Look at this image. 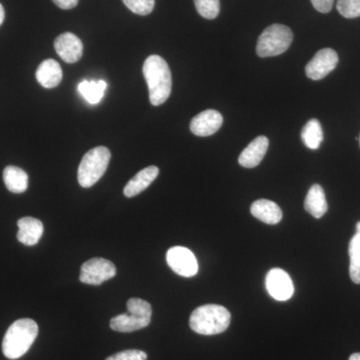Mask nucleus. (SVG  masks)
Returning <instances> with one entry per match:
<instances>
[{
    "instance_id": "f257e3e1",
    "label": "nucleus",
    "mask_w": 360,
    "mask_h": 360,
    "mask_svg": "<svg viewBox=\"0 0 360 360\" xmlns=\"http://www.w3.org/2000/svg\"><path fill=\"white\" fill-rule=\"evenodd\" d=\"M143 75L149 90V101L153 105H161L169 98L172 77L167 61L160 56H148L144 61Z\"/></svg>"
},
{
    "instance_id": "f03ea898",
    "label": "nucleus",
    "mask_w": 360,
    "mask_h": 360,
    "mask_svg": "<svg viewBox=\"0 0 360 360\" xmlns=\"http://www.w3.org/2000/svg\"><path fill=\"white\" fill-rule=\"evenodd\" d=\"M39 335V326L30 319H18L7 329L2 352L8 359H18L23 356L32 347Z\"/></svg>"
},
{
    "instance_id": "7ed1b4c3",
    "label": "nucleus",
    "mask_w": 360,
    "mask_h": 360,
    "mask_svg": "<svg viewBox=\"0 0 360 360\" xmlns=\"http://www.w3.org/2000/svg\"><path fill=\"white\" fill-rule=\"evenodd\" d=\"M229 309L219 304H205L198 307L191 315L189 326L201 335H215L224 333L231 324Z\"/></svg>"
},
{
    "instance_id": "20e7f679",
    "label": "nucleus",
    "mask_w": 360,
    "mask_h": 360,
    "mask_svg": "<svg viewBox=\"0 0 360 360\" xmlns=\"http://www.w3.org/2000/svg\"><path fill=\"white\" fill-rule=\"evenodd\" d=\"M127 307L129 314H120L111 319V329L118 333H134L149 326L153 316V309L146 300L136 297L130 298Z\"/></svg>"
},
{
    "instance_id": "39448f33",
    "label": "nucleus",
    "mask_w": 360,
    "mask_h": 360,
    "mask_svg": "<svg viewBox=\"0 0 360 360\" xmlns=\"http://www.w3.org/2000/svg\"><path fill=\"white\" fill-rule=\"evenodd\" d=\"M111 158L110 149L104 146L87 151L78 167L77 179L84 188L94 186L108 169Z\"/></svg>"
},
{
    "instance_id": "423d86ee",
    "label": "nucleus",
    "mask_w": 360,
    "mask_h": 360,
    "mask_svg": "<svg viewBox=\"0 0 360 360\" xmlns=\"http://www.w3.org/2000/svg\"><path fill=\"white\" fill-rule=\"evenodd\" d=\"M293 33L283 25H272L265 28L258 37L257 53L259 58H271L283 54L292 44Z\"/></svg>"
},
{
    "instance_id": "0eeeda50",
    "label": "nucleus",
    "mask_w": 360,
    "mask_h": 360,
    "mask_svg": "<svg viewBox=\"0 0 360 360\" xmlns=\"http://www.w3.org/2000/svg\"><path fill=\"white\" fill-rule=\"evenodd\" d=\"M116 274V267L110 260L101 257L92 258L84 262L80 269L79 281L89 285H101Z\"/></svg>"
},
{
    "instance_id": "6e6552de",
    "label": "nucleus",
    "mask_w": 360,
    "mask_h": 360,
    "mask_svg": "<svg viewBox=\"0 0 360 360\" xmlns=\"http://www.w3.org/2000/svg\"><path fill=\"white\" fill-rule=\"evenodd\" d=\"M167 262L175 274L193 277L198 272V262L193 252L184 246H174L167 253Z\"/></svg>"
},
{
    "instance_id": "1a4fd4ad",
    "label": "nucleus",
    "mask_w": 360,
    "mask_h": 360,
    "mask_svg": "<svg viewBox=\"0 0 360 360\" xmlns=\"http://www.w3.org/2000/svg\"><path fill=\"white\" fill-rule=\"evenodd\" d=\"M265 286L269 295L278 302L290 300L295 293L292 279L288 272L281 269L269 270L265 278Z\"/></svg>"
},
{
    "instance_id": "9d476101",
    "label": "nucleus",
    "mask_w": 360,
    "mask_h": 360,
    "mask_svg": "<svg viewBox=\"0 0 360 360\" xmlns=\"http://www.w3.org/2000/svg\"><path fill=\"white\" fill-rule=\"evenodd\" d=\"M338 54L331 49H321L305 68L307 77L312 80H321L328 75L338 65Z\"/></svg>"
},
{
    "instance_id": "9b49d317",
    "label": "nucleus",
    "mask_w": 360,
    "mask_h": 360,
    "mask_svg": "<svg viewBox=\"0 0 360 360\" xmlns=\"http://www.w3.org/2000/svg\"><path fill=\"white\" fill-rule=\"evenodd\" d=\"M54 49L66 63H75L82 58L84 44L77 35L65 32L54 40Z\"/></svg>"
},
{
    "instance_id": "f8f14e48",
    "label": "nucleus",
    "mask_w": 360,
    "mask_h": 360,
    "mask_svg": "<svg viewBox=\"0 0 360 360\" xmlns=\"http://www.w3.org/2000/svg\"><path fill=\"white\" fill-rule=\"evenodd\" d=\"M222 123L224 117L219 111L207 110L193 118L191 130L196 136H210L219 131Z\"/></svg>"
},
{
    "instance_id": "ddd939ff",
    "label": "nucleus",
    "mask_w": 360,
    "mask_h": 360,
    "mask_svg": "<svg viewBox=\"0 0 360 360\" xmlns=\"http://www.w3.org/2000/svg\"><path fill=\"white\" fill-rule=\"evenodd\" d=\"M269 146V139L264 136V135H260V136L253 139L248 144V148L239 155V165L245 168L257 167L266 155Z\"/></svg>"
},
{
    "instance_id": "4468645a",
    "label": "nucleus",
    "mask_w": 360,
    "mask_h": 360,
    "mask_svg": "<svg viewBox=\"0 0 360 360\" xmlns=\"http://www.w3.org/2000/svg\"><path fill=\"white\" fill-rule=\"evenodd\" d=\"M18 239L26 246H33L39 243L44 233V224L34 217H22L18 221Z\"/></svg>"
},
{
    "instance_id": "2eb2a0df",
    "label": "nucleus",
    "mask_w": 360,
    "mask_h": 360,
    "mask_svg": "<svg viewBox=\"0 0 360 360\" xmlns=\"http://www.w3.org/2000/svg\"><path fill=\"white\" fill-rule=\"evenodd\" d=\"M158 174H160V169H158V167H155V165L141 170L139 174H135L127 182V186L124 187V191H123L124 195L127 198H134L135 195H139V193L146 191L155 181Z\"/></svg>"
},
{
    "instance_id": "dca6fc26",
    "label": "nucleus",
    "mask_w": 360,
    "mask_h": 360,
    "mask_svg": "<svg viewBox=\"0 0 360 360\" xmlns=\"http://www.w3.org/2000/svg\"><path fill=\"white\" fill-rule=\"evenodd\" d=\"M250 212L255 219L266 224H277L283 219V210L274 201L258 200L251 205Z\"/></svg>"
},
{
    "instance_id": "f3484780",
    "label": "nucleus",
    "mask_w": 360,
    "mask_h": 360,
    "mask_svg": "<svg viewBox=\"0 0 360 360\" xmlns=\"http://www.w3.org/2000/svg\"><path fill=\"white\" fill-rule=\"evenodd\" d=\"M63 73L58 61L46 59L40 63L37 70V79L44 89H53L63 80Z\"/></svg>"
},
{
    "instance_id": "a211bd4d",
    "label": "nucleus",
    "mask_w": 360,
    "mask_h": 360,
    "mask_svg": "<svg viewBox=\"0 0 360 360\" xmlns=\"http://www.w3.org/2000/svg\"><path fill=\"white\" fill-rule=\"evenodd\" d=\"M304 208L315 219H321L328 210L326 193L319 184L310 187L304 200Z\"/></svg>"
},
{
    "instance_id": "6ab92c4d",
    "label": "nucleus",
    "mask_w": 360,
    "mask_h": 360,
    "mask_svg": "<svg viewBox=\"0 0 360 360\" xmlns=\"http://www.w3.org/2000/svg\"><path fill=\"white\" fill-rule=\"evenodd\" d=\"M4 180L11 193H22L28 187V175L20 167L9 165L4 170Z\"/></svg>"
},
{
    "instance_id": "aec40b11",
    "label": "nucleus",
    "mask_w": 360,
    "mask_h": 360,
    "mask_svg": "<svg viewBox=\"0 0 360 360\" xmlns=\"http://www.w3.org/2000/svg\"><path fill=\"white\" fill-rule=\"evenodd\" d=\"M349 276L354 283L360 284V221L357 222L355 234L349 243Z\"/></svg>"
},
{
    "instance_id": "412c9836",
    "label": "nucleus",
    "mask_w": 360,
    "mask_h": 360,
    "mask_svg": "<svg viewBox=\"0 0 360 360\" xmlns=\"http://www.w3.org/2000/svg\"><path fill=\"white\" fill-rule=\"evenodd\" d=\"M302 139L304 146L309 149H319L323 141V131L321 122L312 118L304 125L302 131Z\"/></svg>"
},
{
    "instance_id": "4be33fe9",
    "label": "nucleus",
    "mask_w": 360,
    "mask_h": 360,
    "mask_svg": "<svg viewBox=\"0 0 360 360\" xmlns=\"http://www.w3.org/2000/svg\"><path fill=\"white\" fill-rule=\"evenodd\" d=\"M106 87L108 84L104 80H98V82L84 80L78 84V91L90 104H97L103 98Z\"/></svg>"
},
{
    "instance_id": "5701e85b",
    "label": "nucleus",
    "mask_w": 360,
    "mask_h": 360,
    "mask_svg": "<svg viewBox=\"0 0 360 360\" xmlns=\"http://www.w3.org/2000/svg\"><path fill=\"white\" fill-rule=\"evenodd\" d=\"M196 11L206 20H214L220 13L219 0H194Z\"/></svg>"
},
{
    "instance_id": "b1692460",
    "label": "nucleus",
    "mask_w": 360,
    "mask_h": 360,
    "mask_svg": "<svg viewBox=\"0 0 360 360\" xmlns=\"http://www.w3.org/2000/svg\"><path fill=\"white\" fill-rule=\"evenodd\" d=\"M130 11L139 15H148L155 9V0H122Z\"/></svg>"
},
{
    "instance_id": "393cba45",
    "label": "nucleus",
    "mask_w": 360,
    "mask_h": 360,
    "mask_svg": "<svg viewBox=\"0 0 360 360\" xmlns=\"http://www.w3.org/2000/svg\"><path fill=\"white\" fill-rule=\"evenodd\" d=\"M336 8L343 18H359L360 0H338Z\"/></svg>"
},
{
    "instance_id": "a878e982",
    "label": "nucleus",
    "mask_w": 360,
    "mask_h": 360,
    "mask_svg": "<svg viewBox=\"0 0 360 360\" xmlns=\"http://www.w3.org/2000/svg\"><path fill=\"white\" fill-rule=\"evenodd\" d=\"M148 354L141 350L127 349L123 352H117V354L111 355L105 360H146Z\"/></svg>"
},
{
    "instance_id": "bb28decb",
    "label": "nucleus",
    "mask_w": 360,
    "mask_h": 360,
    "mask_svg": "<svg viewBox=\"0 0 360 360\" xmlns=\"http://www.w3.org/2000/svg\"><path fill=\"white\" fill-rule=\"evenodd\" d=\"M310 1L314 8L321 13H330L333 4H335V0H310Z\"/></svg>"
},
{
    "instance_id": "cd10ccee",
    "label": "nucleus",
    "mask_w": 360,
    "mask_h": 360,
    "mask_svg": "<svg viewBox=\"0 0 360 360\" xmlns=\"http://www.w3.org/2000/svg\"><path fill=\"white\" fill-rule=\"evenodd\" d=\"M52 1H53L59 8L68 11V9L75 8V7L77 6L79 0H52Z\"/></svg>"
},
{
    "instance_id": "c85d7f7f",
    "label": "nucleus",
    "mask_w": 360,
    "mask_h": 360,
    "mask_svg": "<svg viewBox=\"0 0 360 360\" xmlns=\"http://www.w3.org/2000/svg\"><path fill=\"white\" fill-rule=\"evenodd\" d=\"M4 18H6V11H4V6L0 4V25L4 23Z\"/></svg>"
},
{
    "instance_id": "c756f323",
    "label": "nucleus",
    "mask_w": 360,
    "mask_h": 360,
    "mask_svg": "<svg viewBox=\"0 0 360 360\" xmlns=\"http://www.w3.org/2000/svg\"><path fill=\"white\" fill-rule=\"evenodd\" d=\"M348 360H360V352L350 355L349 359Z\"/></svg>"
},
{
    "instance_id": "7c9ffc66",
    "label": "nucleus",
    "mask_w": 360,
    "mask_h": 360,
    "mask_svg": "<svg viewBox=\"0 0 360 360\" xmlns=\"http://www.w3.org/2000/svg\"><path fill=\"white\" fill-rule=\"evenodd\" d=\"M359 146H360V136H359Z\"/></svg>"
}]
</instances>
